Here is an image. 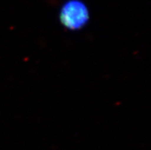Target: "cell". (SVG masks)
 Instances as JSON below:
<instances>
[{
	"mask_svg": "<svg viewBox=\"0 0 151 150\" xmlns=\"http://www.w3.org/2000/svg\"><path fill=\"white\" fill-rule=\"evenodd\" d=\"M61 19L64 25L70 29L80 28L88 21V9L80 1H69L61 9Z\"/></svg>",
	"mask_w": 151,
	"mask_h": 150,
	"instance_id": "cell-1",
	"label": "cell"
}]
</instances>
